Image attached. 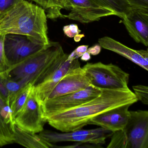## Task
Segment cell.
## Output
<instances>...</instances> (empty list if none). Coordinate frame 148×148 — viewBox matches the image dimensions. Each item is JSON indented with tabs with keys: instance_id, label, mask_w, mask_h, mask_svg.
<instances>
[{
	"instance_id": "obj_26",
	"label": "cell",
	"mask_w": 148,
	"mask_h": 148,
	"mask_svg": "<svg viewBox=\"0 0 148 148\" xmlns=\"http://www.w3.org/2000/svg\"><path fill=\"white\" fill-rule=\"evenodd\" d=\"M133 8H138L148 12V0H128Z\"/></svg>"
},
{
	"instance_id": "obj_29",
	"label": "cell",
	"mask_w": 148,
	"mask_h": 148,
	"mask_svg": "<svg viewBox=\"0 0 148 148\" xmlns=\"http://www.w3.org/2000/svg\"><path fill=\"white\" fill-rule=\"evenodd\" d=\"M88 48V45H83L77 47L75 50L77 56L78 58H80L85 52H87Z\"/></svg>"
},
{
	"instance_id": "obj_1",
	"label": "cell",
	"mask_w": 148,
	"mask_h": 148,
	"mask_svg": "<svg viewBox=\"0 0 148 148\" xmlns=\"http://www.w3.org/2000/svg\"><path fill=\"white\" fill-rule=\"evenodd\" d=\"M129 88L102 89L100 95L82 105L57 113L47 119L48 123L57 130L68 132L82 129L95 116L112 109L138 101Z\"/></svg>"
},
{
	"instance_id": "obj_11",
	"label": "cell",
	"mask_w": 148,
	"mask_h": 148,
	"mask_svg": "<svg viewBox=\"0 0 148 148\" xmlns=\"http://www.w3.org/2000/svg\"><path fill=\"white\" fill-rule=\"evenodd\" d=\"M123 22L131 37L138 43L148 46V12L132 8L122 18Z\"/></svg>"
},
{
	"instance_id": "obj_2",
	"label": "cell",
	"mask_w": 148,
	"mask_h": 148,
	"mask_svg": "<svg viewBox=\"0 0 148 148\" xmlns=\"http://www.w3.org/2000/svg\"><path fill=\"white\" fill-rule=\"evenodd\" d=\"M47 17L40 6L25 0L0 16V33L25 35L38 43L47 45Z\"/></svg>"
},
{
	"instance_id": "obj_31",
	"label": "cell",
	"mask_w": 148,
	"mask_h": 148,
	"mask_svg": "<svg viewBox=\"0 0 148 148\" xmlns=\"http://www.w3.org/2000/svg\"><path fill=\"white\" fill-rule=\"evenodd\" d=\"M84 35L83 34H79L75 36L74 37V40H75V41L76 42H78L80 41H81V39L82 37H84Z\"/></svg>"
},
{
	"instance_id": "obj_9",
	"label": "cell",
	"mask_w": 148,
	"mask_h": 148,
	"mask_svg": "<svg viewBox=\"0 0 148 148\" xmlns=\"http://www.w3.org/2000/svg\"><path fill=\"white\" fill-rule=\"evenodd\" d=\"M70 10L63 18L77 21L82 23L98 21L102 17L116 15L114 11L103 8L95 0H68L66 9Z\"/></svg>"
},
{
	"instance_id": "obj_3",
	"label": "cell",
	"mask_w": 148,
	"mask_h": 148,
	"mask_svg": "<svg viewBox=\"0 0 148 148\" xmlns=\"http://www.w3.org/2000/svg\"><path fill=\"white\" fill-rule=\"evenodd\" d=\"M68 56L60 43L50 41L42 50L5 72L14 81L35 86L50 77Z\"/></svg>"
},
{
	"instance_id": "obj_14",
	"label": "cell",
	"mask_w": 148,
	"mask_h": 148,
	"mask_svg": "<svg viewBox=\"0 0 148 148\" xmlns=\"http://www.w3.org/2000/svg\"><path fill=\"white\" fill-rule=\"evenodd\" d=\"M98 41L103 48L123 56L148 71V53L147 50L133 49L109 36L100 38Z\"/></svg>"
},
{
	"instance_id": "obj_32",
	"label": "cell",
	"mask_w": 148,
	"mask_h": 148,
	"mask_svg": "<svg viewBox=\"0 0 148 148\" xmlns=\"http://www.w3.org/2000/svg\"><path fill=\"white\" fill-rule=\"evenodd\" d=\"M147 52H148V49L147 50Z\"/></svg>"
},
{
	"instance_id": "obj_10",
	"label": "cell",
	"mask_w": 148,
	"mask_h": 148,
	"mask_svg": "<svg viewBox=\"0 0 148 148\" xmlns=\"http://www.w3.org/2000/svg\"><path fill=\"white\" fill-rule=\"evenodd\" d=\"M15 124L25 131L37 134L44 130L47 122L35 95L33 86L26 103L14 118Z\"/></svg>"
},
{
	"instance_id": "obj_5",
	"label": "cell",
	"mask_w": 148,
	"mask_h": 148,
	"mask_svg": "<svg viewBox=\"0 0 148 148\" xmlns=\"http://www.w3.org/2000/svg\"><path fill=\"white\" fill-rule=\"evenodd\" d=\"M91 85L101 89L128 87L129 74L112 63H88L82 67Z\"/></svg>"
},
{
	"instance_id": "obj_12",
	"label": "cell",
	"mask_w": 148,
	"mask_h": 148,
	"mask_svg": "<svg viewBox=\"0 0 148 148\" xmlns=\"http://www.w3.org/2000/svg\"><path fill=\"white\" fill-rule=\"evenodd\" d=\"M90 85V81L82 67L74 68L70 70L58 83L49 96L47 100L79 91Z\"/></svg>"
},
{
	"instance_id": "obj_19",
	"label": "cell",
	"mask_w": 148,
	"mask_h": 148,
	"mask_svg": "<svg viewBox=\"0 0 148 148\" xmlns=\"http://www.w3.org/2000/svg\"><path fill=\"white\" fill-rule=\"evenodd\" d=\"M103 8L114 11L122 19L133 7L128 0H95Z\"/></svg>"
},
{
	"instance_id": "obj_21",
	"label": "cell",
	"mask_w": 148,
	"mask_h": 148,
	"mask_svg": "<svg viewBox=\"0 0 148 148\" xmlns=\"http://www.w3.org/2000/svg\"><path fill=\"white\" fill-rule=\"evenodd\" d=\"M0 75L3 82L9 92L10 100L12 97L23 88L27 86L21 82L16 81L10 78L6 72H1Z\"/></svg>"
},
{
	"instance_id": "obj_15",
	"label": "cell",
	"mask_w": 148,
	"mask_h": 148,
	"mask_svg": "<svg viewBox=\"0 0 148 148\" xmlns=\"http://www.w3.org/2000/svg\"><path fill=\"white\" fill-rule=\"evenodd\" d=\"M79 67L80 63L78 59L73 61L67 59L50 77L40 84L33 86L36 98L40 105L47 100L53 89L70 70Z\"/></svg>"
},
{
	"instance_id": "obj_8",
	"label": "cell",
	"mask_w": 148,
	"mask_h": 148,
	"mask_svg": "<svg viewBox=\"0 0 148 148\" xmlns=\"http://www.w3.org/2000/svg\"><path fill=\"white\" fill-rule=\"evenodd\" d=\"M113 132L102 127L94 129H77L71 132L59 133L51 130H43L39 135L50 143L63 142H76L101 146L111 136Z\"/></svg>"
},
{
	"instance_id": "obj_22",
	"label": "cell",
	"mask_w": 148,
	"mask_h": 148,
	"mask_svg": "<svg viewBox=\"0 0 148 148\" xmlns=\"http://www.w3.org/2000/svg\"><path fill=\"white\" fill-rule=\"evenodd\" d=\"M133 89L138 101L141 102L143 104L148 105V86L136 85L133 86Z\"/></svg>"
},
{
	"instance_id": "obj_23",
	"label": "cell",
	"mask_w": 148,
	"mask_h": 148,
	"mask_svg": "<svg viewBox=\"0 0 148 148\" xmlns=\"http://www.w3.org/2000/svg\"><path fill=\"white\" fill-rule=\"evenodd\" d=\"M4 34L0 33V73L5 72L10 68L4 53Z\"/></svg>"
},
{
	"instance_id": "obj_13",
	"label": "cell",
	"mask_w": 148,
	"mask_h": 148,
	"mask_svg": "<svg viewBox=\"0 0 148 148\" xmlns=\"http://www.w3.org/2000/svg\"><path fill=\"white\" fill-rule=\"evenodd\" d=\"M131 105H123L103 112L91 119L88 125L99 126L113 133L122 130L129 120L130 113L129 109Z\"/></svg>"
},
{
	"instance_id": "obj_20",
	"label": "cell",
	"mask_w": 148,
	"mask_h": 148,
	"mask_svg": "<svg viewBox=\"0 0 148 148\" xmlns=\"http://www.w3.org/2000/svg\"><path fill=\"white\" fill-rule=\"evenodd\" d=\"M32 87V84L31 83H29L18 91L10 100V105L14 118L21 110L26 103Z\"/></svg>"
},
{
	"instance_id": "obj_27",
	"label": "cell",
	"mask_w": 148,
	"mask_h": 148,
	"mask_svg": "<svg viewBox=\"0 0 148 148\" xmlns=\"http://www.w3.org/2000/svg\"><path fill=\"white\" fill-rule=\"evenodd\" d=\"M0 95L10 105V96L9 92L3 82L1 75H0Z\"/></svg>"
},
{
	"instance_id": "obj_7",
	"label": "cell",
	"mask_w": 148,
	"mask_h": 148,
	"mask_svg": "<svg viewBox=\"0 0 148 148\" xmlns=\"http://www.w3.org/2000/svg\"><path fill=\"white\" fill-rule=\"evenodd\" d=\"M47 46L38 43L25 35L10 33L4 36V53L10 67L34 54Z\"/></svg>"
},
{
	"instance_id": "obj_17",
	"label": "cell",
	"mask_w": 148,
	"mask_h": 148,
	"mask_svg": "<svg viewBox=\"0 0 148 148\" xmlns=\"http://www.w3.org/2000/svg\"><path fill=\"white\" fill-rule=\"evenodd\" d=\"M14 143L28 148H55L53 143L44 140L40 135L25 131L15 126Z\"/></svg>"
},
{
	"instance_id": "obj_28",
	"label": "cell",
	"mask_w": 148,
	"mask_h": 148,
	"mask_svg": "<svg viewBox=\"0 0 148 148\" xmlns=\"http://www.w3.org/2000/svg\"><path fill=\"white\" fill-rule=\"evenodd\" d=\"M101 50V47L98 44H96L94 46L88 48L87 52H88L90 55L93 56H96L99 54Z\"/></svg>"
},
{
	"instance_id": "obj_18",
	"label": "cell",
	"mask_w": 148,
	"mask_h": 148,
	"mask_svg": "<svg viewBox=\"0 0 148 148\" xmlns=\"http://www.w3.org/2000/svg\"><path fill=\"white\" fill-rule=\"evenodd\" d=\"M44 9L47 18L54 20L63 18L62 10L66 9L68 0H30Z\"/></svg>"
},
{
	"instance_id": "obj_25",
	"label": "cell",
	"mask_w": 148,
	"mask_h": 148,
	"mask_svg": "<svg viewBox=\"0 0 148 148\" xmlns=\"http://www.w3.org/2000/svg\"><path fill=\"white\" fill-rule=\"evenodd\" d=\"M63 31L64 34L70 38L75 37L81 32V30L76 24H70L64 26Z\"/></svg>"
},
{
	"instance_id": "obj_24",
	"label": "cell",
	"mask_w": 148,
	"mask_h": 148,
	"mask_svg": "<svg viewBox=\"0 0 148 148\" xmlns=\"http://www.w3.org/2000/svg\"><path fill=\"white\" fill-rule=\"evenodd\" d=\"M23 0H0V16L14 8Z\"/></svg>"
},
{
	"instance_id": "obj_6",
	"label": "cell",
	"mask_w": 148,
	"mask_h": 148,
	"mask_svg": "<svg viewBox=\"0 0 148 148\" xmlns=\"http://www.w3.org/2000/svg\"><path fill=\"white\" fill-rule=\"evenodd\" d=\"M102 89L92 85L84 89L47 100L40 105L44 118L47 119L57 113L82 105L101 94Z\"/></svg>"
},
{
	"instance_id": "obj_30",
	"label": "cell",
	"mask_w": 148,
	"mask_h": 148,
	"mask_svg": "<svg viewBox=\"0 0 148 148\" xmlns=\"http://www.w3.org/2000/svg\"><path fill=\"white\" fill-rule=\"evenodd\" d=\"M91 55L88 52H86L84 53L80 58L83 61H88L91 59Z\"/></svg>"
},
{
	"instance_id": "obj_4",
	"label": "cell",
	"mask_w": 148,
	"mask_h": 148,
	"mask_svg": "<svg viewBox=\"0 0 148 148\" xmlns=\"http://www.w3.org/2000/svg\"><path fill=\"white\" fill-rule=\"evenodd\" d=\"M126 127L114 132L108 148H148V110L130 111Z\"/></svg>"
},
{
	"instance_id": "obj_16",
	"label": "cell",
	"mask_w": 148,
	"mask_h": 148,
	"mask_svg": "<svg viewBox=\"0 0 148 148\" xmlns=\"http://www.w3.org/2000/svg\"><path fill=\"white\" fill-rule=\"evenodd\" d=\"M15 126L10 106L0 95V147L14 143Z\"/></svg>"
}]
</instances>
